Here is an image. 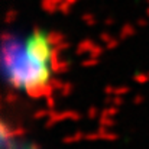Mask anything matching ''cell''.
Instances as JSON below:
<instances>
[{
	"label": "cell",
	"instance_id": "cell-1",
	"mask_svg": "<svg viewBox=\"0 0 149 149\" xmlns=\"http://www.w3.org/2000/svg\"><path fill=\"white\" fill-rule=\"evenodd\" d=\"M25 52L29 58L41 64H48V61L51 59V45L47 35L39 31L33 32L32 36L26 41Z\"/></svg>",
	"mask_w": 149,
	"mask_h": 149
}]
</instances>
